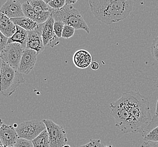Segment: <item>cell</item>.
<instances>
[{"label": "cell", "mask_w": 158, "mask_h": 147, "mask_svg": "<svg viewBox=\"0 0 158 147\" xmlns=\"http://www.w3.org/2000/svg\"><path fill=\"white\" fill-rule=\"evenodd\" d=\"M0 138L3 145L9 147L15 144L19 136L13 126L3 124L0 127Z\"/></svg>", "instance_id": "obj_14"}, {"label": "cell", "mask_w": 158, "mask_h": 147, "mask_svg": "<svg viewBox=\"0 0 158 147\" xmlns=\"http://www.w3.org/2000/svg\"><path fill=\"white\" fill-rule=\"evenodd\" d=\"M2 145V141L1 140V138H0V145Z\"/></svg>", "instance_id": "obj_38"}, {"label": "cell", "mask_w": 158, "mask_h": 147, "mask_svg": "<svg viewBox=\"0 0 158 147\" xmlns=\"http://www.w3.org/2000/svg\"><path fill=\"white\" fill-rule=\"evenodd\" d=\"M66 1V4H70V5H73L76 3L78 0H65Z\"/></svg>", "instance_id": "obj_31"}, {"label": "cell", "mask_w": 158, "mask_h": 147, "mask_svg": "<svg viewBox=\"0 0 158 147\" xmlns=\"http://www.w3.org/2000/svg\"><path fill=\"white\" fill-rule=\"evenodd\" d=\"M0 147H7V146H6V145H0Z\"/></svg>", "instance_id": "obj_37"}, {"label": "cell", "mask_w": 158, "mask_h": 147, "mask_svg": "<svg viewBox=\"0 0 158 147\" xmlns=\"http://www.w3.org/2000/svg\"><path fill=\"white\" fill-rule=\"evenodd\" d=\"M38 53L32 49H25L19 64L18 71L23 74L30 73L37 61Z\"/></svg>", "instance_id": "obj_11"}, {"label": "cell", "mask_w": 158, "mask_h": 147, "mask_svg": "<svg viewBox=\"0 0 158 147\" xmlns=\"http://www.w3.org/2000/svg\"><path fill=\"white\" fill-rule=\"evenodd\" d=\"M32 141L34 147H50L49 136L47 129L44 130Z\"/></svg>", "instance_id": "obj_20"}, {"label": "cell", "mask_w": 158, "mask_h": 147, "mask_svg": "<svg viewBox=\"0 0 158 147\" xmlns=\"http://www.w3.org/2000/svg\"><path fill=\"white\" fill-rule=\"evenodd\" d=\"M55 20L51 16L44 23L42 30V38L44 47L54 48L59 44V38L54 32Z\"/></svg>", "instance_id": "obj_9"}, {"label": "cell", "mask_w": 158, "mask_h": 147, "mask_svg": "<svg viewBox=\"0 0 158 147\" xmlns=\"http://www.w3.org/2000/svg\"><path fill=\"white\" fill-rule=\"evenodd\" d=\"M11 20L15 25L22 27L27 31L37 29L40 24L26 16L11 18Z\"/></svg>", "instance_id": "obj_19"}, {"label": "cell", "mask_w": 158, "mask_h": 147, "mask_svg": "<svg viewBox=\"0 0 158 147\" xmlns=\"http://www.w3.org/2000/svg\"><path fill=\"white\" fill-rule=\"evenodd\" d=\"M16 147V146H15V145H13V146H11V147Z\"/></svg>", "instance_id": "obj_41"}, {"label": "cell", "mask_w": 158, "mask_h": 147, "mask_svg": "<svg viewBox=\"0 0 158 147\" xmlns=\"http://www.w3.org/2000/svg\"><path fill=\"white\" fill-rule=\"evenodd\" d=\"M44 23L40 24L38 29L28 31L26 48L37 51L38 54L41 53L44 50V46L42 38V30Z\"/></svg>", "instance_id": "obj_10"}, {"label": "cell", "mask_w": 158, "mask_h": 147, "mask_svg": "<svg viewBox=\"0 0 158 147\" xmlns=\"http://www.w3.org/2000/svg\"><path fill=\"white\" fill-rule=\"evenodd\" d=\"M90 66H91L92 70H98L100 67V65L96 62H92L90 65Z\"/></svg>", "instance_id": "obj_30"}, {"label": "cell", "mask_w": 158, "mask_h": 147, "mask_svg": "<svg viewBox=\"0 0 158 147\" xmlns=\"http://www.w3.org/2000/svg\"><path fill=\"white\" fill-rule=\"evenodd\" d=\"M75 31H76V29L73 27L68 26V25H64L62 35H61V38L65 39L70 38L73 37V35H74Z\"/></svg>", "instance_id": "obj_22"}, {"label": "cell", "mask_w": 158, "mask_h": 147, "mask_svg": "<svg viewBox=\"0 0 158 147\" xmlns=\"http://www.w3.org/2000/svg\"><path fill=\"white\" fill-rule=\"evenodd\" d=\"M0 58H1V51H0Z\"/></svg>", "instance_id": "obj_40"}, {"label": "cell", "mask_w": 158, "mask_h": 147, "mask_svg": "<svg viewBox=\"0 0 158 147\" xmlns=\"http://www.w3.org/2000/svg\"><path fill=\"white\" fill-rule=\"evenodd\" d=\"M112 147V145H108V146H107V147Z\"/></svg>", "instance_id": "obj_39"}, {"label": "cell", "mask_w": 158, "mask_h": 147, "mask_svg": "<svg viewBox=\"0 0 158 147\" xmlns=\"http://www.w3.org/2000/svg\"><path fill=\"white\" fill-rule=\"evenodd\" d=\"M151 52L152 57L158 61V36L154 39L152 47Z\"/></svg>", "instance_id": "obj_26"}, {"label": "cell", "mask_w": 158, "mask_h": 147, "mask_svg": "<svg viewBox=\"0 0 158 147\" xmlns=\"http://www.w3.org/2000/svg\"><path fill=\"white\" fill-rule=\"evenodd\" d=\"M22 8L24 16L32 19L38 24L44 23L50 16V11L36 12L30 3V1H27L23 3Z\"/></svg>", "instance_id": "obj_13"}, {"label": "cell", "mask_w": 158, "mask_h": 147, "mask_svg": "<svg viewBox=\"0 0 158 147\" xmlns=\"http://www.w3.org/2000/svg\"><path fill=\"white\" fill-rule=\"evenodd\" d=\"M28 31L22 27L16 25V31L11 37L8 38V44L19 43L26 48Z\"/></svg>", "instance_id": "obj_18"}, {"label": "cell", "mask_w": 158, "mask_h": 147, "mask_svg": "<svg viewBox=\"0 0 158 147\" xmlns=\"http://www.w3.org/2000/svg\"><path fill=\"white\" fill-rule=\"evenodd\" d=\"M25 82L22 74L18 69L2 62L0 76V93L3 96L7 97L11 96Z\"/></svg>", "instance_id": "obj_5"}, {"label": "cell", "mask_w": 158, "mask_h": 147, "mask_svg": "<svg viewBox=\"0 0 158 147\" xmlns=\"http://www.w3.org/2000/svg\"><path fill=\"white\" fill-rule=\"evenodd\" d=\"M3 121H2V120L0 118V127H1V126H2V125H3Z\"/></svg>", "instance_id": "obj_34"}, {"label": "cell", "mask_w": 158, "mask_h": 147, "mask_svg": "<svg viewBox=\"0 0 158 147\" xmlns=\"http://www.w3.org/2000/svg\"><path fill=\"white\" fill-rule=\"evenodd\" d=\"M64 25L65 24L61 22V21L55 20L54 24V32L59 38H61V35H62Z\"/></svg>", "instance_id": "obj_24"}, {"label": "cell", "mask_w": 158, "mask_h": 147, "mask_svg": "<svg viewBox=\"0 0 158 147\" xmlns=\"http://www.w3.org/2000/svg\"><path fill=\"white\" fill-rule=\"evenodd\" d=\"M155 115H158V99L156 102V110H155Z\"/></svg>", "instance_id": "obj_32"}, {"label": "cell", "mask_w": 158, "mask_h": 147, "mask_svg": "<svg viewBox=\"0 0 158 147\" xmlns=\"http://www.w3.org/2000/svg\"><path fill=\"white\" fill-rule=\"evenodd\" d=\"M79 147H105L104 145L101 143L100 139L92 140L91 139L89 143L85 145H82Z\"/></svg>", "instance_id": "obj_27"}, {"label": "cell", "mask_w": 158, "mask_h": 147, "mask_svg": "<svg viewBox=\"0 0 158 147\" xmlns=\"http://www.w3.org/2000/svg\"><path fill=\"white\" fill-rule=\"evenodd\" d=\"M109 108L110 114L114 117L115 125L117 128L124 134L137 133L136 126L123 96L111 102Z\"/></svg>", "instance_id": "obj_3"}, {"label": "cell", "mask_w": 158, "mask_h": 147, "mask_svg": "<svg viewBox=\"0 0 158 147\" xmlns=\"http://www.w3.org/2000/svg\"><path fill=\"white\" fill-rule=\"evenodd\" d=\"M30 3L37 13L50 11V7L44 0H32L30 1Z\"/></svg>", "instance_id": "obj_21"}, {"label": "cell", "mask_w": 158, "mask_h": 147, "mask_svg": "<svg viewBox=\"0 0 158 147\" xmlns=\"http://www.w3.org/2000/svg\"><path fill=\"white\" fill-rule=\"evenodd\" d=\"M140 147H158V142L152 141H144Z\"/></svg>", "instance_id": "obj_29"}, {"label": "cell", "mask_w": 158, "mask_h": 147, "mask_svg": "<svg viewBox=\"0 0 158 147\" xmlns=\"http://www.w3.org/2000/svg\"><path fill=\"white\" fill-rule=\"evenodd\" d=\"M72 60L76 67L83 69L90 66L92 63V56L87 50L81 49L74 53Z\"/></svg>", "instance_id": "obj_15"}, {"label": "cell", "mask_w": 158, "mask_h": 147, "mask_svg": "<svg viewBox=\"0 0 158 147\" xmlns=\"http://www.w3.org/2000/svg\"><path fill=\"white\" fill-rule=\"evenodd\" d=\"M89 2L95 18L106 25L126 19L134 4L133 0H89Z\"/></svg>", "instance_id": "obj_1"}, {"label": "cell", "mask_w": 158, "mask_h": 147, "mask_svg": "<svg viewBox=\"0 0 158 147\" xmlns=\"http://www.w3.org/2000/svg\"><path fill=\"white\" fill-rule=\"evenodd\" d=\"M66 4L65 0H51L48 5L50 7L51 9L54 10L60 9L64 7Z\"/></svg>", "instance_id": "obj_23"}, {"label": "cell", "mask_w": 158, "mask_h": 147, "mask_svg": "<svg viewBox=\"0 0 158 147\" xmlns=\"http://www.w3.org/2000/svg\"><path fill=\"white\" fill-rule=\"evenodd\" d=\"M0 11L10 19L24 16L22 4L16 0H7L0 9Z\"/></svg>", "instance_id": "obj_12"}, {"label": "cell", "mask_w": 158, "mask_h": 147, "mask_svg": "<svg viewBox=\"0 0 158 147\" xmlns=\"http://www.w3.org/2000/svg\"><path fill=\"white\" fill-rule=\"evenodd\" d=\"M46 128L43 121L29 120L23 122L15 127L19 138L32 141Z\"/></svg>", "instance_id": "obj_6"}, {"label": "cell", "mask_w": 158, "mask_h": 147, "mask_svg": "<svg viewBox=\"0 0 158 147\" xmlns=\"http://www.w3.org/2000/svg\"><path fill=\"white\" fill-rule=\"evenodd\" d=\"M25 48L19 43L7 44L1 51V59L14 69H18L19 64Z\"/></svg>", "instance_id": "obj_8"}, {"label": "cell", "mask_w": 158, "mask_h": 147, "mask_svg": "<svg viewBox=\"0 0 158 147\" xmlns=\"http://www.w3.org/2000/svg\"><path fill=\"white\" fill-rule=\"evenodd\" d=\"M8 38L0 31V51H3L8 44Z\"/></svg>", "instance_id": "obj_28"}, {"label": "cell", "mask_w": 158, "mask_h": 147, "mask_svg": "<svg viewBox=\"0 0 158 147\" xmlns=\"http://www.w3.org/2000/svg\"><path fill=\"white\" fill-rule=\"evenodd\" d=\"M44 2H45L46 3H48H48H49V2H50L51 0H44Z\"/></svg>", "instance_id": "obj_35"}, {"label": "cell", "mask_w": 158, "mask_h": 147, "mask_svg": "<svg viewBox=\"0 0 158 147\" xmlns=\"http://www.w3.org/2000/svg\"><path fill=\"white\" fill-rule=\"evenodd\" d=\"M50 16L55 20L61 21L65 25L72 26L76 29H83L87 33H90V29L78 10L70 4H65L60 9L51 8Z\"/></svg>", "instance_id": "obj_4"}, {"label": "cell", "mask_w": 158, "mask_h": 147, "mask_svg": "<svg viewBox=\"0 0 158 147\" xmlns=\"http://www.w3.org/2000/svg\"><path fill=\"white\" fill-rule=\"evenodd\" d=\"M63 147H70L69 145H68V144H65V145H64Z\"/></svg>", "instance_id": "obj_36"}, {"label": "cell", "mask_w": 158, "mask_h": 147, "mask_svg": "<svg viewBox=\"0 0 158 147\" xmlns=\"http://www.w3.org/2000/svg\"><path fill=\"white\" fill-rule=\"evenodd\" d=\"M2 60L0 58V76H1V68H2Z\"/></svg>", "instance_id": "obj_33"}, {"label": "cell", "mask_w": 158, "mask_h": 147, "mask_svg": "<svg viewBox=\"0 0 158 147\" xmlns=\"http://www.w3.org/2000/svg\"><path fill=\"white\" fill-rule=\"evenodd\" d=\"M0 31L7 38H10L16 31V25L11 19L0 11Z\"/></svg>", "instance_id": "obj_17"}, {"label": "cell", "mask_w": 158, "mask_h": 147, "mask_svg": "<svg viewBox=\"0 0 158 147\" xmlns=\"http://www.w3.org/2000/svg\"><path fill=\"white\" fill-rule=\"evenodd\" d=\"M144 141L158 142V116L155 115L143 130L141 132Z\"/></svg>", "instance_id": "obj_16"}, {"label": "cell", "mask_w": 158, "mask_h": 147, "mask_svg": "<svg viewBox=\"0 0 158 147\" xmlns=\"http://www.w3.org/2000/svg\"><path fill=\"white\" fill-rule=\"evenodd\" d=\"M122 96L127 103L137 133L141 132L152 119L148 98L134 91L125 92Z\"/></svg>", "instance_id": "obj_2"}, {"label": "cell", "mask_w": 158, "mask_h": 147, "mask_svg": "<svg viewBox=\"0 0 158 147\" xmlns=\"http://www.w3.org/2000/svg\"><path fill=\"white\" fill-rule=\"evenodd\" d=\"M42 121L46 125L48 133L50 147H63L67 144V133L63 126L49 119H44Z\"/></svg>", "instance_id": "obj_7"}, {"label": "cell", "mask_w": 158, "mask_h": 147, "mask_svg": "<svg viewBox=\"0 0 158 147\" xmlns=\"http://www.w3.org/2000/svg\"><path fill=\"white\" fill-rule=\"evenodd\" d=\"M14 145L16 147H34L32 141L23 138H18Z\"/></svg>", "instance_id": "obj_25"}]
</instances>
